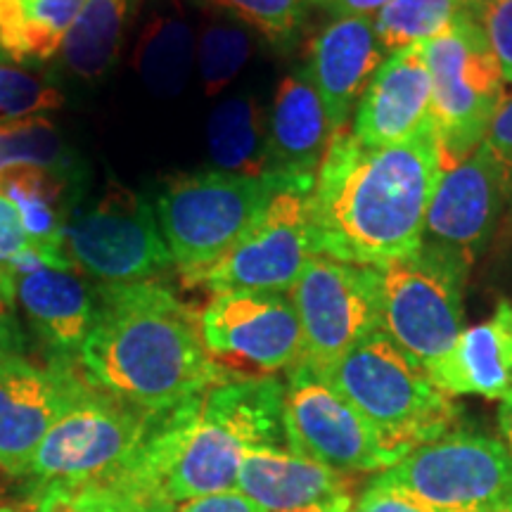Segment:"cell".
<instances>
[{
	"label": "cell",
	"instance_id": "1",
	"mask_svg": "<svg viewBox=\"0 0 512 512\" xmlns=\"http://www.w3.org/2000/svg\"><path fill=\"white\" fill-rule=\"evenodd\" d=\"M434 126L408 143L368 147L349 126L332 133L311 190L320 256L380 266L411 254L425 238V216L444 176Z\"/></svg>",
	"mask_w": 512,
	"mask_h": 512
},
{
	"label": "cell",
	"instance_id": "2",
	"mask_svg": "<svg viewBox=\"0 0 512 512\" xmlns=\"http://www.w3.org/2000/svg\"><path fill=\"white\" fill-rule=\"evenodd\" d=\"M79 363L93 389L147 413H169L242 377L209 354L200 313L155 280L100 287Z\"/></svg>",
	"mask_w": 512,
	"mask_h": 512
},
{
	"label": "cell",
	"instance_id": "3",
	"mask_svg": "<svg viewBox=\"0 0 512 512\" xmlns=\"http://www.w3.org/2000/svg\"><path fill=\"white\" fill-rule=\"evenodd\" d=\"M347 399L389 451L413 448L453 432L460 408L396 344L375 330L318 373Z\"/></svg>",
	"mask_w": 512,
	"mask_h": 512
},
{
	"label": "cell",
	"instance_id": "4",
	"mask_svg": "<svg viewBox=\"0 0 512 512\" xmlns=\"http://www.w3.org/2000/svg\"><path fill=\"white\" fill-rule=\"evenodd\" d=\"M470 268L460 256L430 242L373 266L380 330L434 384L465 330Z\"/></svg>",
	"mask_w": 512,
	"mask_h": 512
},
{
	"label": "cell",
	"instance_id": "5",
	"mask_svg": "<svg viewBox=\"0 0 512 512\" xmlns=\"http://www.w3.org/2000/svg\"><path fill=\"white\" fill-rule=\"evenodd\" d=\"M292 185L302 183L278 174L245 176L219 169L171 178L157 197V221L183 283L195 287L238 245L266 204Z\"/></svg>",
	"mask_w": 512,
	"mask_h": 512
},
{
	"label": "cell",
	"instance_id": "6",
	"mask_svg": "<svg viewBox=\"0 0 512 512\" xmlns=\"http://www.w3.org/2000/svg\"><path fill=\"white\" fill-rule=\"evenodd\" d=\"M247 446L204 411L202 396L152 418L143 448L121 475L107 482L133 486L183 503L235 491Z\"/></svg>",
	"mask_w": 512,
	"mask_h": 512
},
{
	"label": "cell",
	"instance_id": "7",
	"mask_svg": "<svg viewBox=\"0 0 512 512\" xmlns=\"http://www.w3.org/2000/svg\"><path fill=\"white\" fill-rule=\"evenodd\" d=\"M420 53L432 81V124L441 159L444 169H451L484 143L508 98V83L472 10L420 43Z\"/></svg>",
	"mask_w": 512,
	"mask_h": 512
},
{
	"label": "cell",
	"instance_id": "8",
	"mask_svg": "<svg viewBox=\"0 0 512 512\" xmlns=\"http://www.w3.org/2000/svg\"><path fill=\"white\" fill-rule=\"evenodd\" d=\"M373 484L425 512H484L512 498V453L484 434L451 432L413 448Z\"/></svg>",
	"mask_w": 512,
	"mask_h": 512
},
{
	"label": "cell",
	"instance_id": "9",
	"mask_svg": "<svg viewBox=\"0 0 512 512\" xmlns=\"http://www.w3.org/2000/svg\"><path fill=\"white\" fill-rule=\"evenodd\" d=\"M155 415L88 384L50 427L27 477L43 484L114 479L138 456Z\"/></svg>",
	"mask_w": 512,
	"mask_h": 512
},
{
	"label": "cell",
	"instance_id": "10",
	"mask_svg": "<svg viewBox=\"0 0 512 512\" xmlns=\"http://www.w3.org/2000/svg\"><path fill=\"white\" fill-rule=\"evenodd\" d=\"M64 245L76 268L105 285L152 283L174 266L155 209L117 183L91 209L72 214Z\"/></svg>",
	"mask_w": 512,
	"mask_h": 512
},
{
	"label": "cell",
	"instance_id": "11",
	"mask_svg": "<svg viewBox=\"0 0 512 512\" xmlns=\"http://www.w3.org/2000/svg\"><path fill=\"white\" fill-rule=\"evenodd\" d=\"M311 190L292 185L273 197L238 245L195 287L214 294L275 292L290 294L299 275L318 256L311 221Z\"/></svg>",
	"mask_w": 512,
	"mask_h": 512
},
{
	"label": "cell",
	"instance_id": "12",
	"mask_svg": "<svg viewBox=\"0 0 512 512\" xmlns=\"http://www.w3.org/2000/svg\"><path fill=\"white\" fill-rule=\"evenodd\" d=\"M285 439L297 456L349 475L384 472L399 456L316 370L299 363L285 384Z\"/></svg>",
	"mask_w": 512,
	"mask_h": 512
},
{
	"label": "cell",
	"instance_id": "13",
	"mask_svg": "<svg viewBox=\"0 0 512 512\" xmlns=\"http://www.w3.org/2000/svg\"><path fill=\"white\" fill-rule=\"evenodd\" d=\"M304 335L306 366L325 370L380 330L373 266L313 256L290 290Z\"/></svg>",
	"mask_w": 512,
	"mask_h": 512
},
{
	"label": "cell",
	"instance_id": "14",
	"mask_svg": "<svg viewBox=\"0 0 512 512\" xmlns=\"http://www.w3.org/2000/svg\"><path fill=\"white\" fill-rule=\"evenodd\" d=\"M200 330L209 354L242 377L245 370L271 375L304 361V335L290 294H214L200 311Z\"/></svg>",
	"mask_w": 512,
	"mask_h": 512
},
{
	"label": "cell",
	"instance_id": "15",
	"mask_svg": "<svg viewBox=\"0 0 512 512\" xmlns=\"http://www.w3.org/2000/svg\"><path fill=\"white\" fill-rule=\"evenodd\" d=\"M88 382L62 363L41 368L24 356L0 358V470L27 475L50 427L83 394Z\"/></svg>",
	"mask_w": 512,
	"mask_h": 512
},
{
	"label": "cell",
	"instance_id": "16",
	"mask_svg": "<svg viewBox=\"0 0 512 512\" xmlns=\"http://www.w3.org/2000/svg\"><path fill=\"white\" fill-rule=\"evenodd\" d=\"M508 209L501 169L484 145L444 171L425 216L422 242L444 247L475 266L489 247L498 221Z\"/></svg>",
	"mask_w": 512,
	"mask_h": 512
},
{
	"label": "cell",
	"instance_id": "17",
	"mask_svg": "<svg viewBox=\"0 0 512 512\" xmlns=\"http://www.w3.org/2000/svg\"><path fill=\"white\" fill-rule=\"evenodd\" d=\"M432 126V81L420 46L387 55L356 105L354 138L368 147H389Z\"/></svg>",
	"mask_w": 512,
	"mask_h": 512
},
{
	"label": "cell",
	"instance_id": "18",
	"mask_svg": "<svg viewBox=\"0 0 512 512\" xmlns=\"http://www.w3.org/2000/svg\"><path fill=\"white\" fill-rule=\"evenodd\" d=\"M384 55L370 15L335 17L311 41L306 69L335 131L349 126L351 114Z\"/></svg>",
	"mask_w": 512,
	"mask_h": 512
},
{
	"label": "cell",
	"instance_id": "19",
	"mask_svg": "<svg viewBox=\"0 0 512 512\" xmlns=\"http://www.w3.org/2000/svg\"><path fill=\"white\" fill-rule=\"evenodd\" d=\"M332 133L309 69L297 67L280 81L268 112V174L313 185Z\"/></svg>",
	"mask_w": 512,
	"mask_h": 512
},
{
	"label": "cell",
	"instance_id": "20",
	"mask_svg": "<svg viewBox=\"0 0 512 512\" xmlns=\"http://www.w3.org/2000/svg\"><path fill=\"white\" fill-rule=\"evenodd\" d=\"M358 486L361 475L332 470L290 448L261 446L245 451L235 491L264 512H290L339 496H356Z\"/></svg>",
	"mask_w": 512,
	"mask_h": 512
},
{
	"label": "cell",
	"instance_id": "21",
	"mask_svg": "<svg viewBox=\"0 0 512 512\" xmlns=\"http://www.w3.org/2000/svg\"><path fill=\"white\" fill-rule=\"evenodd\" d=\"M15 299L27 313L38 337L55 354H79L95 318L98 292L74 271L43 266L15 275Z\"/></svg>",
	"mask_w": 512,
	"mask_h": 512
},
{
	"label": "cell",
	"instance_id": "22",
	"mask_svg": "<svg viewBox=\"0 0 512 512\" xmlns=\"http://www.w3.org/2000/svg\"><path fill=\"white\" fill-rule=\"evenodd\" d=\"M437 387L448 396H512V302H501L482 323L465 328L441 370Z\"/></svg>",
	"mask_w": 512,
	"mask_h": 512
},
{
	"label": "cell",
	"instance_id": "23",
	"mask_svg": "<svg viewBox=\"0 0 512 512\" xmlns=\"http://www.w3.org/2000/svg\"><path fill=\"white\" fill-rule=\"evenodd\" d=\"M76 188L81 185L38 166H19L0 174V192L17 209L31 245L48 254L62 271H74L64 235L74 214Z\"/></svg>",
	"mask_w": 512,
	"mask_h": 512
},
{
	"label": "cell",
	"instance_id": "24",
	"mask_svg": "<svg viewBox=\"0 0 512 512\" xmlns=\"http://www.w3.org/2000/svg\"><path fill=\"white\" fill-rule=\"evenodd\" d=\"M209 159L226 174H268V114L249 95H233L207 121Z\"/></svg>",
	"mask_w": 512,
	"mask_h": 512
},
{
	"label": "cell",
	"instance_id": "25",
	"mask_svg": "<svg viewBox=\"0 0 512 512\" xmlns=\"http://www.w3.org/2000/svg\"><path fill=\"white\" fill-rule=\"evenodd\" d=\"M83 0H0V53L12 62L60 55Z\"/></svg>",
	"mask_w": 512,
	"mask_h": 512
},
{
	"label": "cell",
	"instance_id": "26",
	"mask_svg": "<svg viewBox=\"0 0 512 512\" xmlns=\"http://www.w3.org/2000/svg\"><path fill=\"white\" fill-rule=\"evenodd\" d=\"M136 0H83L62 43V60L81 79H100L117 64Z\"/></svg>",
	"mask_w": 512,
	"mask_h": 512
},
{
	"label": "cell",
	"instance_id": "27",
	"mask_svg": "<svg viewBox=\"0 0 512 512\" xmlns=\"http://www.w3.org/2000/svg\"><path fill=\"white\" fill-rule=\"evenodd\" d=\"M197 46L181 17L159 15L147 24L136 48V69L147 91L157 98H176L190 79Z\"/></svg>",
	"mask_w": 512,
	"mask_h": 512
},
{
	"label": "cell",
	"instance_id": "28",
	"mask_svg": "<svg viewBox=\"0 0 512 512\" xmlns=\"http://www.w3.org/2000/svg\"><path fill=\"white\" fill-rule=\"evenodd\" d=\"M19 166L55 171L74 183H83V162L53 121L29 117L0 124V174Z\"/></svg>",
	"mask_w": 512,
	"mask_h": 512
},
{
	"label": "cell",
	"instance_id": "29",
	"mask_svg": "<svg viewBox=\"0 0 512 512\" xmlns=\"http://www.w3.org/2000/svg\"><path fill=\"white\" fill-rule=\"evenodd\" d=\"M470 8L472 0H392L373 15L375 36L394 55L439 36Z\"/></svg>",
	"mask_w": 512,
	"mask_h": 512
},
{
	"label": "cell",
	"instance_id": "30",
	"mask_svg": "<svg viewBox=\"0 0 512 512\" xmlns=\"http://www.w3.org/2000/svg\"><path fill=\"white\" fill-rule=\"evenodd\" d=\"M197 3L242 24L275 48H290L316 0H197Z\"/></svg>",
	"mask_w": 512,
	"mask_h": 512
},
{
	"label": "cell",
	"instance_id": "31",
	"mask_svg": "<svg viewBox=\"0 0 512 512\" xmlns=\"http://www.w3.org/2000/svg\"><path fill=\"white\" fill-rule=\"evenodd\" d=\"M249 55H252V36L242 24L228 19L204 29L195 57L204 93H221L242 72Z\"/></svg>",
	"mask_w": 512,
	"mask_h": 512
},
{
	"label": "cell",
	"instance_id": "32",
	"mask_svg": "<svg viewBox=\"0 0 512 512\" xmlns=\"http://www.w3.org/2000/svg\"><path fill=\"white\" fill-rule=\"evenodd\" d=\"M62 105L60 88L43 76L0 60V124L41 117L43 112H55Z\"/></svg>",
	"mask_w": 512,
	"mask_h": 512
},
{
	"label": "cell",
	"instance_id": "33",
	"mask_svg": "<svg viewBox=\"0 0 512 512\" xmlns=\"http://www.w3.org/2000/svg\"><path fill=\"white\" fill-rule=\"evenodd\" d=\"M29 512H121V508L110 482H48Z\"/></svg>",
	"mask_w": 512,
	"mask_h": 512
},
{
	"label": "cell",
	"instance_id": "34",
	"mask_svg": "<svg viewBox=\"0 0 512 512\" xmlns=\"http://www.w3.org/2000/svg\"><path fill=\"white\" fill-rule=\"evenodd\" d=\"M470 10L484 31L505 83L512 86V0H472Z\"/></svg>",
	"mask_w": 512,
	"mask_h": 512
},
{
	"label": "cell",
	"instance_id": "35",
	"mask_svg": "<svg viewBox=\"0 0 512 512\" xmlns=\"http://www.w3.org/2000/svg\"><path fill=\"white\" fill-rule=\"evenodd\" d=\"M482 145L501 169L505 192H508V207L512 209V95L505 98L503 107L491 121Z\"/></svg>",
	"mask_w": 512,
	"mask_h": 512
},
{
	"label": "cell",
	"instance_id": "36",
	"mask_svg": "<svg viewBox=\"0 0 512 512\" xmlns=\"http://www.w3.org/2000/svg\"><path fill=\"white\" fill-rule=\"evenodd\" d=\"M31 247L34 245H31L27 230L22 226L17 209L0 192V261L5 266H10L12 261L19 259L24 252H29Z\"/></svg>",
	"mask_w": 512,
	"mask_h": 512
},
{
	"label": "cell",
	"instance_id": "37",
	"mask_svg": "<svg viewBox=\"0 0 512 512\" xmlns=\"http://www.w3.org/2000/svg\"><path fill=\"white\" fill-rule=\"evenodd\" d=\"M176 512H264L240 494V491H223V494H211L190 498L176 505Z\"/></svg>",
	"mask_w": 512,
	"mask_h": 512
},
{
	"label": "cell",
	"instance_id": "38",
	"mask_svg": "<svg viewBox=\"0 0 512 512\" xmlns=\"http://www.w3.org/2000/svg\"><path fill=\"white\" fill-rule=\"evenodd\" d=\"M351 512H425V510L408 501V498H403L399 494H394V491L384 489V486H377L370 482L368 489L356 498Z\"/></svg>",
	"mask_w": 512,
	"mask_h": 512
},
{
	"label": "cell",
	"instance_id": "39",
	"mask_svg": "<svg viewBox=\"0 0 512 512\" xmlns=\"http://www.w3.org/2000/svg\"><path fill=\"white\" fill-rule=\"evenodd\" d=\"M119 494V508L121 512H176V503L169 498L150 494V491L133 489V486L110 482Z\"/></svg>",
	"mask_w": 512,
	"mask_h": 512
},
{
	"label": "cell",
	"instance_id": "40",
	"mask_svg": "<svg viewBox=\"0 0 512 512\" xmlns=\"http://www.w3.org/2000/svg\"><path fill=\"white\" fill-rule=\"evenodd\" d=\"M316 3H325L337 17H349V15L373 17L377 10H382L384 5L392 3V0H316Z\"/></svg>",
	"mask_w": 512,
	"mask_h": 512
},
{
	"label": "cell",
	"instance_id": "41",
	"mask_svg": "<svg viewBox=\"0 0 512 512\" xmlns=\"http://www.w3.org/2000/svg\"><path fill=\"white\" fill-rule=\"evenodd\" d=\"M19 347H22V339H19L15 320H12L5 306H0V358L17 354Z\"/></svg>",
	"mask_w": 512,
	"mask_h": 512
},
{
	"label": "cell",
	"instance_id": "42",
	"mask_svg": "<svg viewBox=\"0 0 512 512\" xmlns=\"http://www.w3.org/2000/svg\"><path fill=\"white\" fill-rule=\"evenodd\" d=\"M354 503H356V496H339V498H332V501L309 505V508H299L290 512H351Z\"/></svg>",
	"mask_w": 512,
	"mask_h": 512
},
{
	"label": "cell",
	"instance_id": "43",
	"mask_svg": "<svg viewBox=\"0 0 512 512\" xmlns=\"http://www.w3.org/2000/svg\"><path fill=\"white\" fill-rule=\"evenodd\" d=\"M15 304V275L0 261V306L10 309Z\"/></svg>",
	"mask_w": 512,
	"mask_h": 512
},
{
	"label": "cell",
	"instance_id": "44",
	"mask_svg": "<svg viewBox=\"0 0 512 512\" xmlns=\"http://www.w3.org/2000/svg\"><path fill=\"white\" fill-rule=\"evenodd\" d=\"M498 425H501V432L505 437V444H508L512 453V396L501 401V411H498Z\"/></svg>",
	"mask_w": 512,
	"mask_h": 512
},
{
	"label": "cell",
	"instance_id": "45",
	"mask_svg": "<svg viewBox=\"0 0 512 512\" xmlns=\"http://www.w3.org/2000/svg\"><path fill=\"white\" fill-rule=\"evenodd\" d=\"M484 512H512V498H510V501L498 503V505H494V508H489V510H484Z\"/></svg>",
	"mask_w": 512,
	"mask_h": 512
},
{
	"label": "cell",
	"instance_id": "46",
	"mask_svg": "<svg viewBox=\"0 0 512 512\" xmlns=\"http://www.w3.org/2000/svg\"><path fill=\"white\" fill-rule=\"evenodd\" d=\"M0 512H29V510H22V508H10V505H5V508H0Z\"/></svg>",
	"mask_w": 512,
	"mask_h": 512
}]
</instances>
